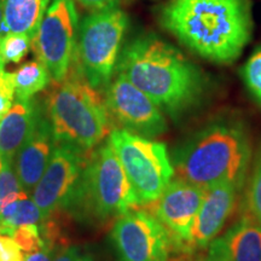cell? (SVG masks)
<instances>
[{
	"label": "cell",
	"mask_w": 261,
	"mask_h": 261,
	"mask_svg": "<svg viewBox=\"0 0 261 261\" xmlns=\"http://www.w3.org/2000/svg\"><path fill=\"white\" fill-rule=\"evenodd\" d=\"M139 204L125 169L109 143L90 150L64 210L84 220L119 218Z\"/></svg>",
	"instance_id": "obj_5"
},
{
	"label": "cell",
	"mask_w": 261,
	"mask_h": 261,
	"mask_svg": "<svg viewBox=\"0 0 261 261\" xmlns=\"http://www.w3.org/2000/svg\"><path fill=\"white\" fill-rule=\"evenodd\" d=\"M11 236L18 243V246L21 247V249L23 250L25 255L38 252V250L47 246L41 236L40 228L35 224L23 225V226L17 227L12 232Z\"/></svg>",
	"instance_id": "obj_24"
},
{
	"label": "cell",
	"mask_w": 261,
	"mask_h": 261,
	"mask_svg": "<svg viewBox=\"0 0 261 261\" xmlns=\"http://www.w3.org/2000/svg\"><path fill=\"white\" fill-rule=\"evenodd\" d=\"M108 143L121 162L139 204L158 200L175 174L166 145L121 128H113Z\"/></svg>",
	"instance_id": "obj_7"
},
{
	"label": "cell",
	"mask_w": 261,
	"mask_h": 261,
	"mask_svg": "<svg viewBox=\"0 0 261 261\" xmlns=\"http://www.w3.org/2000/svg\"><path fill=\"white\" fill-rule=\"evenodd\" d=\"M161 25L203 60L231 64L253 34L250 0H169Z\"/></svg>",
	"instance_id": "obj_2"
},
{
	"label": "cell",
	"mask_w": 261,
	"mask_h": 261,
	"mask_svg": "<svg viewBox=\"0 0 261 261\" xmlns=\"http://www.w3.org/2000/svg\"><path fill=\"white\" fill-rule=\"evenodd\" d=\"M247 180L246 201H244L247 214L261 224V144L252 161L250 175Z\"/></svg>",
	"instance_id": "obj_20"
},
{
	"label": "cell",
	"mask_w": 261,
	"mask_h": 261,
	"mask_svg": "<svg viewBox=\"0 0 261 261\" xmlns=\"http://www.w3.org/2000/svg\"><path fill=\"white\" fill-rule=\"evenodd\" d=\"M41 115L40 108L33 99L19 100L0 120V159L14 162L16 154L32 135Z\"/></svg>",
	"instance_id": "obj_16"
},
{
	"label": "cell",
	"mask_w": 261,
	"mask_h": 261,
	"mask_svg": "<svg viewBox=\"0 0 261 261\" xmlns=\"http://www.w3.org/2000/svg\"><path fill=\"white\" fill-rule=\"evenodd\" d=\"M32 39L22 33L9 32L0 38V58L4 63H19L28 54Z\"/></svg>",
	"instance_id": "obj_21"
},
{
	"label": "cell",
	"mask_w": 261,
	"mask_h": 261,
	"mask_svg": "<svg viewBox=\"0 0 261 261\" xmlns=\"http://www.w3.org/2000/svg\"><path fill=\"white\" fill-rule=\"evenodd\" d=\"M77 31L79 14L74 0H52L32 47L56 84L64 80L73 64Z\"/></svg>",
	"instance_id": "obj_8"
},
{
	"label": "cell",
	"mask_w": 261,
	"mask_h": 261,
	"mask_svg": "<svg viewBox=\"0 0 261 261\" xmlns=\"http://www.w3.org/2000/svg\"><path fill=\"white\" fill-rule=\"evenodd\" d=\"M44 221L41 212L33 198L28 194L17 198L16 201L0 207V233L10 234L16 228L23 225L40 224Z\"/></svg>",
	"instance_id": "obj_18"
},
{
	"label": "cell",
	"mask_w": 261,
	"mask_h": 261,
	"mask_svg": "<svg viewBox=\"0 0 261 261\" xmlns=\"http://www.w3.org/2000/svg\"><path fill=\"white\" fill-rule=\"evenodd\" d=\"M127 27L128 16L115 6L91 12L77 31L75 61L91 86L102 93L114 77Z\"/></svg>",
	"instance_id": "obj_6"
},
{
	"label": "cell",
	"mask_w": 261,
	"mask_h": 261,
	"mask_svg": "<svg viewBox=\"0 0 261 261\" xmlns=\"http://www.w3.org/2000/svg\"><path fill=\"white\" fill-rule=\"evenodd\" d=\"M15 96L14 73L3 70L0 73V120L11 109Z\"/></svg>",
	"instance_id": "obj_25"
},
{
	"label": "cell",
	"mask_w": 261,
	"mask_h": 261,
	"mask_svg": "<svg viewBox=\"0 0 261 261\" xmlns=\"http://www.w3.org/2000/svg\"><path fill=\"white\" fill-rule=\"evenodd\" d=\"M252 139L242 120L219 117L196 130L174 152L178 178L201 189L227 182L242 191L252 165Z\"/></svg>",
	"instance_id": "obj_3"
},
{
	"label": "cell",
	"mask_w": 261,
	"mask_h": 261,
	"mask_svg": "<svg viewBox=\"0 0 261 261\" xmlns=\"http://www.w3.org/2000/svg\"><path fill=\"white\" fill-rule=\"evenodd\" d=\"M89 151L67 143L55 146L47 167L32 194L44 221L54 212L64 210L76 187Z\"/></svg>",
	"instance_id": "obj_11"
},
{
	"label": "cell",
	"mask_w": 261,
	"mask_h": 261,
	"mask_svg": "<svg viewBox=\"0 0 261 261\" xmlns=\"http://www.w3.org/2000/svg\"><path fill=\"white\" fill-rule=\"evenodd\" d=\"M4 67H5V63H4V62H3L2 58H0V73H2L3 70H5Z\"/></svg>",
	"instance_id": "obj_32"
},
{
	"label": "cell",
	"mask_w": 261,
	"mask_h": 261,
	"mask_svg": "<svg viewBox=\"0 0 261 261\" xmlns=\"http://www.w3.org/2000/svg\"><path fill=\"white\" fill-rule=\"evenodd\" d=\"M51 0H2L4 24L9 32L35 37Z\"/></svg>",
	"instance_id": "obj_17"
},
{
	"label": "cell",
	"mask_w": 261,
	"mask_h": 261,
	"mask_svg": "<svg viewBox=\"0 0 261 261\" xmlns=\"http://www.w3.org/2000/svg\"><path fill=\"white\" fill-rule=\"evenodd\" d=\"M241 190L232 184L221 182L204 189L200 210L196 215L188 252L205 249L218 237L237 203Z\"/></svg>",
	"instance_id": "obj_13"
},
{
	"label": "cell",
	"mask_w": 261,
	"mask_h": 261,
	"mask_svg": "<svg viewBox=\"0 0 261 261\" xmlns=\"http://www.w3.org/2000/svg\"><path fill=\"white\" fill-rule=\"evenodd\" d=\"M80 250L76 247H67L62 249L58 255L55 257L54 261H75L77 255H79Z\"/></svg>",
	"instance_id": "obj_29"
},
{
	"label": "cell",
	"mask_w": 261,
	"mask_h": 261,
	"mask_svg": "<svg viewBox=\"0 0 261 261\" xmlns=\"http://www.w3.org/2000/svg\"><path fill=\"white\" fill-rule=\"evenodd\" d=\"M55 146L56 142L50 121L45 119L41 113L37 126L18 150L14 161L15 171L21 187L29 196H32L33 190L44 174Z\"/></svg>",
	"instance_id": "obj_14"
},
{
	"label": "cell",
	"mask_w": 261,
	"mask_h": 261,
	"mask_svg": "<svg viewBox=\"0 0 261 261\" xmlns=\"http://www.w3.org/2000/svg\"><path fill=\"white\" fill-rule=\"evenodd\" d=\"M25 261H54V247L46 246L38 252L27 254Z\"/></svg>",
	"instance_id": "obj_28"
},
{
	"label": "cell",
	"mask_w": 261,
	"mask_h": 261,
	"mask_svg": "<svg viewBox=\"0 0 261 261\" xmlns=\"http://www.w3.org/2000/svg\"><path fill=\"white\" fill-rule=\"evenodd\" d=\"M242 77L249 93L261 108V46H257L244 63Z\"/></svg>",
	"instance_id": "obj_23"
},
{
	"label": "cell",
	"mask_w": 261,
	"mask_h": 261,
	"mask_svg": "<svg viewBox=\"0 0 261 261\" xmlns=\"http://www.w3.org/2000/svg\"><path fill=\"white\" fill-rule=\"evenodd\" d=\"M27 192L23 191L16 174L14 162L0 159V207L16 201Z\"/></svg>",
	"instance_id": "obj_22"
},
{
	"label": "cell",
	"mask_w": 261,
	"mask_h": 261,
	"mask_svg": "<svg viewBox=\"0 0 261 261\" xmlns=\"http://www.w3.org/2000/svg\"><path fill=\"white\" fill-rule=\"evenodd\" d=\"M177 261H207V257L197 252H187L179 254V259Z\"/></svg>",
	"instance_id": "obj_30"
},
{
	"label": "cell",
	"mask_w": 261,
	"mask_h": 261,
	"mask_svg": "<svg viewBox=\"0 0 261 261\" xmlns=\"http://www.w3.org/2000/svg\"><path fill=\"white\" fill-rule=\"evenodd\" d=\"M103 93L113 123L121 129L145 138H155L167 130L161 108L125 75L116 73Z\"/></svg>",
	"instance_id": "obj_10"
},
{
	"label": "cell",
	"mask_w": 261,
	"mask_h": 261,
	"mask_svg": "<svg viewBox=\"0 0 261 261\" xmlns=\"http://www.w3.org/2000/svg\"><path fill=\"white\" fill-rule=\"evenodd\" d=\"M116 73L125 75L173 119L197 107L205 91V77L200 68L154 34L139 35L127 42Z\"/></svg>",
	"instance_id": "obj_1"
},
{
	"label": "cell",
	"mask_w": 261,
	"mask_h": 261,
	"mask_svg": "<svg viewBox=\"0 0 261 261\" xmlns=\"http://www.w3.org/2000/svg\"><path fill=\"white\" fill-rule=\"evenodd\" d=\"M110 238L119 261H169L178 253L165 225L143 210L133 208L116 218Z\"/></svg>",
	"instance_id": "obj_9"
},
{
	"label": "cell",
	"mask_w": 261,
	"mask_h": 261,
	"mask_svg": "<svg viewBox=\"0 0 261 261\" xmlns=\"http://www.w3.org/2000/svg\"><path fill=\"white\" fill-rule=\"evenodd\" d=\"M0 261H25V254L10 234L0 233Z\"/></svg>",
	"instance_id": "obj_26"
},
{
	"label": "cell",
	"mask_w": 261,
	"mask_h": 261,
	"mask_svg": "<svg viewBox=\"0 0 261 261\" xmlns=\"http://www.w3.org/2000/svg\"><path fill=\"white\" fill-rule=\"evenodd\" d=\"M6 33H9V31H8V28H6V25L4 24V16H3V4H2V0H0V38H2L4 34H6Z\"/></svg>",
	"instance_id": "obj_31"
},
{
	"label": "cell",
	"mask_w": 261,
	"mask_h": 261,
	"mask_svg": "<svg viewBox=\"0 0 261 261\" xmlns=\"http://www.w3.org/2000/svg\"><path fill=\"white\" fill-rule=\"evenodd\" d=\"M81 8L89 10L91 12L100 11V10L112 9L119 5L120 0H74Z\"/></svg>",
	"instance_id": "obj_27"
},
{
	"label": "cell",
	"mask_w": 261,
	"mask_h": 261,
	"mask_svg": "<svg viewBox=\"0 0 261 261\" xmlns=\"http://www.w3.org/2000/svg\"><path fill=\"white\" fill-rule=\"evenodd\" d=\"M47 114L56 144L87 151L102 144L114 128L102 92L91 86L75 58L64 80L48 94Z\"/></svg>",
	"instance_id": "obj_4"
},
{
	"label": "cell",
	"mask_w": 261,
	"mask_h": 261,
	"mask_svg": "<svg viewBox=\"0 0 261 261\" xmlns=\"http://www.w3.org/2000/svg\"><path fill=\"white\" fill-rule=\"evenodd\" d=\"M15 94L19 100L32 99L50 84L51 76L44 64L39 61L28 62L14 73Z\"/></svg>",
	"instance_id": "obj_19"
},
{
	"label": "cell",
	"mask_w": 261,
	"mask_h": 261,
	"mask_svg": "<svg viewBox=\"0 0 261 261\" xmlns=\"http://www.w3.org/2000/svg\"><path fill=\"white\" fill-rule=\"evenodd\" d=\"M207 248V261H261V224L246 214Z\"/></svg>",
	"instance_id": "obj_15"
},
{
	"label": "cell",
	"mask_w": 261,
	"mask_h": 261,
	"mask_svg": "<svg viewBox=\"0 0 261 261\" xmlns=\"http://www.w3.org/2000/svg\"><path fill=\"white\" fill-rule=\"evenodd\" d=\"M204 190L184 179H172L162 195L152 202L151 213L171 232L178 253H187L196 215L200 210Z\"/></svg>",
	"instance_id": "obj_12"
}]
</instances>
